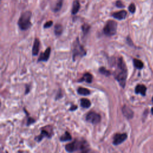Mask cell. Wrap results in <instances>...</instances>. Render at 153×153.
Returning a JSON list of instances; mask_svg holds the SVG:
<instances>
[{"instance_id": "cell-30", "label": "cell", "mask_w": 153, "mask_h": 153, "mask_svg": "<svg viewBox=\"0 0 153 153\" xmlns=\"http://www.w3.org/2000/svg\"><path fill=\"white\" fill-rule=\"evenodd\" d=\"M127 40H128V44H129V45H130V46H131V45H133L132 41V40H130V38L129 37H128V38Z\"/></svg>"}, {"instance_id": "cell-1", "label": "cell", "mask_w": 153, "mask_h": 153, "mask_svg": "<svg viewBox=\"0 0 153 153\" xmlns=\"http://www.w3.org/2000/svg\"><path fill=\"white\" fill-rule=\"evenodd\" d=\"M115 69L114 73L115 78L117 80L120 85L124 88L126 83L128 77V69L122 58H119L115 60Z\"/></svg>"}, {"instance_id": "cell-10", "label": "cell", "mask_w": 153, "mask_h": 153, "mask_svg": "<svg viewBox=\"0 0 153 153\" xmlns=\"http://www.w3.org/2000/svg\"><path fill=\"white\" fill-rule=\"evenodd\" d=\"M122 113L128 119H131L133 117V111L126 105L123 106V107L122 108Z\"/></svg>"}, {"instance_id": "cell-29", "label": "cell", "mask_w": 153, "mask_h": 153, "mask_svg": "<svg viewBox=\"0 0 153 153\" xmlns=\"http://www.w3.org/2000/svg\"><path fill=\"white\" fill-rule=\"evenodd\" d=\"M77 108V106H75V105H73L71 107V108H70V110L71 111H74Z\"/></svg>"}, {"instance_id": "cell-26", "label": "cell", "mask_w": 153, "mask_h": 153, "mask_svg": "<svg viewBox=\"0 0 153 153\" xmlns=\"http://www.w3.org/2000/svg\"><path fill=\"white\" fill-rule=\"evenodd\" d=\"M115 5L119 7V8H123L125 7V5L123 4V3L121 1H117L115 3Z\"/></svg>"}, {"instance_id": "cell-6", "label": "cell", "mask_w": 153, "mask_h": 153, "mask_svg": "<svg viewBox=\"0 0 153 153\" xmlns=\"http://www.w3.org/2000/svg\"><path fill=\"white\" fill-rule=\"evenodd\" d=\"M128 135L126 133H117L114 137L113 144L115 145H118L122 142H123L127 139Z\"/></svg>"}, {"instance_id": "cell-7", "label": "cell", "mask_w": 153, "mask_h": 153, "mask_svg": "<svg viewBox=\"0 0 153 153\" xmlns=\"http://www.w3.org/2000/svg\"><path fill=\"white\" fill-rule=\"evenodd\" d=\"M78 150L80 151V153H88L89 151V146L87 141L84 140L79 141V147Z\"/></svg>"}, {"instance_id": "cell-27", "label": "cell", "mask_w": 153, "mask_h": 153, "mask_svg": "<svg viewBox=\"0 0 153 153\" xmlns=\"http://www.w3.org/2000/svg\"><path fill=\"white\" fill-rule=\"evenodd\" d=\"M53 25V22L52 21H49V22H47L46 23L44 24V28H50V27H51Z\"/></svg>"}, {"instance_id": "cell-15", "label": "cell", "mask_w": 153, "mask_h": 153, "mask_svg": "<svg viewBox=\"0 0 153 153\" xmlns=\"http://www.w3.org/2000/svg\"><path fill=\"white\" fill-rule=\"evenodd\" d=\"M92 80H93V76L92 75V74H91L90 73H86L84 74V75H83V78H81L79 82H86L88 83H91L92 82Z\"/></svg>"}, {"instance_id": "cell-32", "label": "cell", "mask_w": 153, "mask_h": 153, "mask_svg": "<svg viewBox=\"0 0 153 153\" xmlns=\"http://www.w3.org/2000/svg\"><path fill=\"white\" fill-rule=\"evenodd\" d=\"M152 103H153V97H152Z\"/></svg>"}, {"instance_id": "cell-25", "label": "cell", "mask_w": 153, "mask_h": 153, "mask_svg": "<svg viewBox=\"0 0 153 153\" xmlns=\"http://www.w3.org/2000/svg\"><path fill=\"white\" fill-rule=\"evenodd\" d=\"M129 10L130 12H131L132 13H133L135 12L136 10V7H135V5L134 4H131L129 6Z\"/></svg>"}, {"instance_id": "cell-3", "label": "cell", "mask_w": 153, "mask_h": 153, "mask_svg": "<svg viewBox=\"0 0 153 153\" xmlns=\"http://www.w3.org/2000/svg\"><path fill=\"white\" fill-rule=\"evenodd\" d=\"M117 23L114 21H108L105 25L104 32L108 36H113L117 32Z\"/></svg>"}, {"instance_id": "cell-19", "label": "cell", "mask_w": 153, "mask_h": 153, "mask_svg": "<svg viewBox=\"0 0 153 153\" xmlns=\"http://www.w3.org/2000/svg\"><path fill=\"white\" fill-rule=\"evenodd\" d=\"M133 64H134V67H135L137 69H141L143 67V62L141 60H140L139 59H133Z\"/></svg>"}, {"instance_id": "cell-9", "label": "cell", "mask_w": 153, "mask_h": 153, "mask_svg": "<svg viewBox=\"0 0 153 153\" xmlns=\"http://www.w3.org/2000/svg\"><path fill=\"white\" fill-rule=\"evenodd\" d=\"M51 136H52L51 132H50L48 130H46L45 129H43L42 130H41L40 135L36 137L35 138V140L37 141V142H40L45 137L50 138L51 137Z\"/></svg>"}, {"instance_id": "cell-8", "label": "cell", "mask_w": 153, "mask_h": 153, "mask_svg": "<svg viewBox=\"0 0 153 153\" xmlns=\"http://www.w3.org/2000/svg\"><path fill=\"white\" fill-rule=\"evenodd\" d=\"M79 147V141H74L72 143H69L65 146L66 150L69 152H73L76 150H78Z\"/></svg>"}, {"instance_id": "cell-31", "label": "cell", "mask_w": 153, "mask_h": 153, "mask_svg": "<svg viewBox=\"0 0 153 153\" xmlns=\"http://www.w3.org/2000/svg\"><path fill=\"white\" fill-rule=\"evenodd\" d=\"M151 113L153 114V107L151 108Z\"/></svg>"}, {"instance_id": "cell-4", "label": "cell", "mask_w": 153, "mask_h": 153, "mask_svg": "<svg viewBox=\"0 0 153 153\" xmlns=\"http://www.w3.org/2000/svg\"><path fill=\"white\" fill-rule=\"evenodd\" d=\"M73 59L75 60L77 57H83L86 55V51L84 50L83 47L80 44L78 38H77L74 44L73 49Z\"/></svg>"}, {"instance_id": "cell-17", "label": "cell", "mask_w": 153, "mask_h": 153, "mask_svg": "<svg viewBox=\"0 0 153 153\" xmlns=\"http://www.w3.org/2000/svg\"><path fill=\"white\" fill-rule=\"evenodd\" d=\"M80 104L83 108H88L91 105V102L87 99L86 98H83L80 100Z\"/></svg>"}, {"instance_id": "cell-11", "label": "cell", "mask_w": 153, "mask_h": 153, "mask_svg": "<svg viewBox=\"0 0 153 153\" xmlns=\"http://www.w3.org/2000/svg\"><path fill=\"white\" fill-rule=\"evenodd\" d=\"M50 52H51V49L50 47H48L46 51H45L44 53H41V55L40 56V58H38V61L40 62V61H47L48 60L49 57H50Z\"/></svg>"}, {"instance_id": "cell-22", "label": "cell", "mask_w": 153, "mask_h": 153, "mask_svg": "<svg viewBox=\"0 0 153 153\" xmlns=\"http://www.w3.org/2000/svg\"><path fill=\"white\" fill-rule=\"evenodd\" d=\"M62 4H63V0H58L57 3L55 8H54V11L56 12L59 11L62 7Z\"/></svg>"}, {"instance_id": "cell-24", "label": "cell", "mask_w": 153, "mask_h": 153, "mask_svg": "<svg viewBox=\"0 0 153 153\" xmlns=\"http://www.w3.org/2000/svg\"><path fill=\"white\" fill-rule=\"evenodd\" d=\"M90 28H91V27H90L89 25H87V24L84 25L82 26V30H83V33H84V34H87V33L89 32Z\"/></svg>"}, {"instance_id": "cell-12", "label": "cell", "mask_w": 153, "mask_h": 153, "mask_svg": "<svg viewBox=\"0 0 153 153\" xmlns=\"http://www.w3.org/2000/svg\"><path fill=\"white\" fill-rule=\"evenodd\" d=\"M112 15H113V17H114L116 19L123 20V19H124L126 17L127 12L125 10H121L120 12L114 13Z\"/></svg>"}, {"instance_id": "cell-2", "label": "cell", "mask_w": 153, "mask_h": 153, "mask_svg": "<svg viewBox=\"0 0 153 153\" xmlns=\"http://www.w3.org/2000/svg\"><path fill=\"white\" fill-rule=\"evenodd\" d=\"M31 16L32 14L31 12H26L21 15L18 21V25L22 30H27L30 28L31 25Z\"/></svg>"}, {"instance_id": "cell-14", "label": "cell", "mask_w": 153, "mask_h": 153, "mask_svg": "<svg viewBox=\"0 0 153 153\" xmlns=\"http://www.w3.org/2000/svg\"><path fill=\"white\" fill-rule=\"evenodd\" d=\"M40 43L39 40L35 39L32 47V55L34 56H37L40 50Z\"/></svg>"}, {"instance_id": "cell-20", "label": "cell", "mask_w": 153, "mask_h": 153, "mask_svg": "<svg viewBox=\"0 0 153 153\" xmlns=\"http://www.w3.org/2000/svg\"><path fill=\"white\" fill-rule=\"evenodd\" d=\"M71 139H72V137L71 136L70 133L68 132H66L64 135L60 137V140L63 142L70 141Z\"/></svg>"}, {"instance_id": "cell-18", "label": "cell", "mask_w": 153, "mask_h": 153, "mask_svg": "<svg viewBox=\"0 0 153 153\" xmlns=\"http://www.w3.org/2000/svg\"><path fill=\"white\" fill-rule=\"evenodd\" d=\"M77 92L78 94L81 95H84V96L89 95H90V93H91V92H90L89 89L84 87H79L77 90Z\"/></svg>"}, {"instance_id": "cell-13", "label": "cell", "mask_w": 153, "mask_h": 153, "mask_svg": "<svg viewBox=\"0 0 153 153\" xmlns=\"http://www.w3.org/2000/svg\"><path fill=\"white\" fill-rule=\"evenodd\" d=\"M147 87L143 84H138L135 88V93L137 94H141L142 96H145Z\"/></svg>"}, {"instance_id": "cell-28", "label": "cell", "mask_w": 153, "mask_h": 153, "mask_svg": "<svg viewBox=\"0 0 153 153\" xmlns=\"http://www.w3.org/2000/svg\"><path fill=\"white\" fill-rule=\"evenodd\" d=\"M35 122V120L32 119V118H29L28 120V123H27V125H30L31 124Z\"/></svg>"}, {"instance_id": "cell-23", "label": "cell", "mask_w": 153, "mask_h": 153, "mask_svg": "<svg viewBox=\"0 0 153 153\" xmlns=\"http://www.w3.org/2000/svg\"><path fill=\"white\" fill-rule=\"evenodd\" d=\"M99 72L100 73L103 74L105 75L106 76H109L111 75V73L110 71H109L108 69H106V68H105L104 67H101L99 68Z\"/></svg>"}, {"instance_id": "cell-21", "label": "cell", "mask_w": 153, "mask_h": 153, "mask_svg": "<svg viewBox=\"0 0 153 153\" xmlns=\"http://www.w3.org/2000/svg\"><path fill=\"white\" fill-rule=\"evenodd\" d=\"M63 31V28L62 26L60 24L56 25L55 27V33L57 36H59L62 34Z\"/></svg>"}, {"instance_id": "cell-5", "label": "cell", "mask_w": 153, "mask_h": 153, "mask_svg": "<svg viewBox=\"0 0 153 153\" xmlns=\"http://www.w3.org/2000/svg\"><path fill=\"white\" fill-rule=\"evenodd\" d=\"M86 120L92 124H96L99 123L101 121V117L99 114L95 112H90L89 113L86 115Z\"/></svg>"}, {"instance_id": "cell-16", "label": "cell", "mask_w": 153, "mask_h": 153, "mask_svg": "<svg viewBox=\"0 0 153 153\" xmlns=\"http://www.w3.org/2000/svg\"><path fill=\"white\" fill-rule=\"evenodd\" d=\"M80 8V4L78 0H75L73 3V9H72V14H75L78 13Z\"/></svg>"}]
</instances>
